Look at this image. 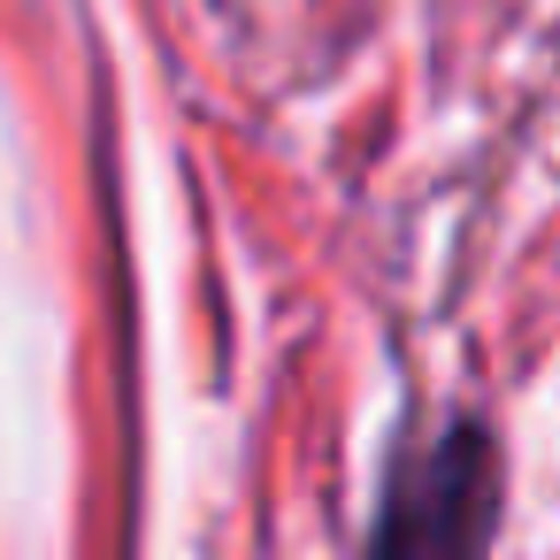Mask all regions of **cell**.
Here are the masks:
<instances>
[{
    "label": "cell",
    "instance_id": "6da1fadb",
    "mask_svg": "<svg viewBox=\"0 0 560 560\" xmlns=\"http://www.w3.org/2000/svg\"><path fill=\"white\" fill-rule=\"evenodd\" d=\"M422 483H430V506H399V514L384 522V545H399V537L438 545V506H453V499H483L476 445H445V453H430V460H422Z\"/></svg>",
    "mask_w": 560,
    "mask_h": 560
}]
</instances>
